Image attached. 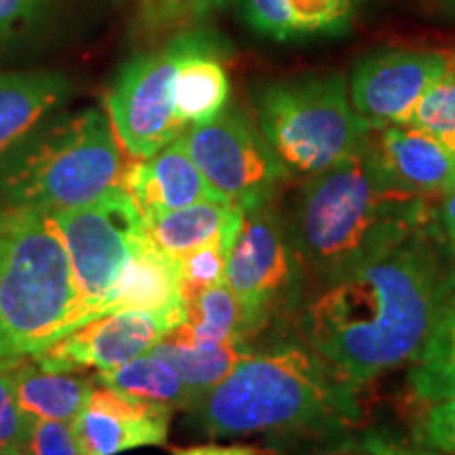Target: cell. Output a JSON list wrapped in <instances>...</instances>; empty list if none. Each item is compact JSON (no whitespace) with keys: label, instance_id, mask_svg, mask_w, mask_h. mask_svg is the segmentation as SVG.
Listing matches in <instances>:
<instances>
[{"label":"cell","instance_id":"cell-1","mask_svg":"<svg viewBox=\"0 0 455 455\" xmlns=\"http://www.w3.org/2000/svg\"><path fill=\"white\" fill-rule=\"evenodd\" d=\"M455 293V255L439 224L316 283L295 310L304 344L358 388L411 365Z\"/></svg>","mask_w":455,"mask_h":455},{"label":"cell","instance_id":"cell-35","mask_svg":"<svg viewBox=\"0 0 455 455\" xmlns=\"http://www.w3.org/2000/svg\"><path fill=\"white\" fill-rule=\"evenodd\" d=\"M144 17L150 24H169L171 0H140Z\"/></svg>","mask_w":455,"mask_h":455},{"label":"cell","instance_id":"cell-8","mask_svg":"<svg viewBox=\"0 0 455 455\" xmlns=\"http://www.w3.org/2000/svg\"><path fill=\"white\" fill-rule=\"evenodd\" d=\"M72 276L76 283L83 315L81 325L93 321L98 306L108 298L112 284L135 253L144 232V218L123 188H114L84 207L57 212Z\"/></svg>","mask_w":455,"mask_h":455},{"label":"cell","instance_id":"cell-9","mask_svg":"<svg viewBox=\"0 0 455 455\" xmlns=\"http://www.w3.org/2000/svg\"><path fill=\"white\" fill-rule=\"evenodd\" d=\"M304 261L278 213L268 207L244 213L241 232L226 264L232 289L255 329L268 325L278 310H298L304 299Z\"/></svg>","mask_w":455,"mask_h":455},{"label":"cell","instance_id":"cell-10","mask_svg":"<svg viewBox=\"0 0 455 455\" xmlns=\"http://www.w3.org/2000/svg\"><path fill=\"white\" fill-rule=\"evenodd\" d=\"M188 38L158 53L140 55L118 72L106 95V110L124 155L150 158L184 135L175 112V74Z\"/></svg>","mask_w":455,"mask_h":455},{"label":"cell","instance_id":"cell-20","mask_svg":"<svg viewBox=\"0 0 455 455\" xmlns=\"http://www.w3.org/2000/svg\"><path fill=\"white\" fill-rule=\"evenodd\" d=\"M20 407L30 419L74 422L95 388V378L76 371H49L32 356L11 367Z\"/></svg>","mask_w":455,"mask_h":455},{"label":"cell","instance_id":"cell-28","mask_svg":"<svg viewBox=\"0 0 455 455\" xmlns=\"http://www.w3.org/2000/svg\"><path fill=\"white\" fill-rule=\"evenodd\" d=\"M230 249L226 244H207L178 259L180 295L184 306L207 289L226 281V264Z\"/></svg>","mask_w":455,"mask_h":455},{"label":"cell","instance_id":"cell-26","mask_svg":"<svg viewBox=\"0 0 455 455\" xmlns=\"http://www.w3.org/2000/svg\"><path fill=\"white\" fill-rule=\"evenodd\" d=\"M409 388L426 405L455 395V293L409 367Z\"/></svg>","mask_w":455,"mask_h":455},{"label":"cell","instance_id":"cell-15","mask_svg":"<svg viewBox=\"0 0 455 455\" xmlns=\"http://www.w3.org/2000/svg\"><path fill=\"white\" fill-rule=\"evenodd\" d=\"M118 188L133 198L141 218L203 201H220L181 140L171 141L155 156L133 158V163L124 164Z\"/></svg>","mask_w":455,"mask_h":455},{"label":"cell","instance_id":"cell-12","mask_svg":"<svg viewBox=\"0 0 455 455\" xmlns=\"http://www.w3.org/2000/svg\"><path fill=\"white\" fill-rule=\"evenodd\" d=\"M181 323V316L161 312H110L61 335L47 348L32 355V358L49 371H106L146 355L163 335Z\"/></svg>","mask_w":455,"mask_h":455},{"label":"cell","instance_id":"cell-2","mask_svg":"<svg viewBox=\"0 0 455 455\" xmlns=\"http://www.w3.org/2000/svg\"><path fill=\"white\" fill-rule=\"evenodd\" d=\"M436 198L403 192L367 146L306 178L289 235L316 283L378 258L436 221Z\"/></svg>","mask_w":455,"mask_h":455},{"label":"cell","instance_id":"cell-21","mask_svg":"<svg viewBox=\"0 0 455 455\" xmlns=\"http://www.w3.org/2000/svg\"><path fill=\"white\" fill-rule=\"evenodd\" d=\"M230 81L215 51L188 38L175 74V112L188 127L213 121L226 110Z\"/></svg>","mask_w":455,"mask_h":455},{"label":"cell","instance_id":"cell-37","mask_svg":"<svg viewBox=\"0 0 455 455\" xmlns=\"http://www.w3.org/2000/svg\"><path fill=\"white\" fill-rule=\"evenodd\" d=\"M15 455H26V453H15Z\"/></svg>","mask_w":455,"mask_h":455},{"label":"cell","instance_id":"cell-14","mask_svg":"<svg viewBox=\"0 0 455 455\" xmlns=\"http://www.w3.org/2000/svg\"><path fill=\"white\" fill-rule=\"evenodd\" d=\"M173 409L95 386L72 422L83 455H121L167 443Z\"/></svg>","mask_w":455,"mask_h":455},{"label":"cell","instance_id":"cell-19","mask_svg":"<svg viewBox=\"0 0 455 455\" xmlns=\"http://www.w3.org/2000/svg\"><path fill=\"white\" fill-rule=\"evenodd\" d=\"M244 213L238 207L220 201H203L144 218V232L155 247L171 258L207 247L226 244L232 249L241 232Z\"/></svg>","mask_w":455,"mask_h":455},{"label":"cell","instance_id":"cell-3","mask_svg":"<svg viewBox=\"0 0 455 455\" xmlns=\"http://www.w3.org/2000/svg\"><path fill=\"white\" fill-rule=\"evenodd\" d=\"M358 386L308 344L253 352L188 411L213 439L339 436L361 422Z\"/></svg>","mask_w":455,"mask_h":455},{"label":"cell","instance_id":"cell-33","mask_svg":"<svg viewBox=\"0 0 455 455\" xmlns=\"http://www.w3.org/2000/svg\"><path fill=\"white\" fill-rule=\"evenodd\" d=\"M226 3L228 0H171L169 24H173V21L190 20V17H196V15H204Z\"/></svg>","mask_w":455,"mask_h":455},{"label":"cell","instance_id":"cell-18","mask_svg":"<svg viewBox=\"0 0 455 455\" xmlns=\"http://www.w3.org/2000/svg\"><path fill=\"white\" fill-rule=\"evenodd\" d=\"M70 95L72 83L61 72H0V158L24 141Z\"/></svg>","mask_w":455,"mask_h":455},{"label":"cell","instance_id":"cell-13","mask_svg":"<svg viewBox=\"0 0 455 455\" xmlns=\"http://www.w3.org/2000/svg\"><path fill=\"white\" fill-rule=\"evenodd\" d=\"M114 7L116 0H0V64L78 41Z\"/></svg>","mask_w":455,"mask_h":455},{"label":"cell","instance_id":"cell-36","mask_svg":"<svg viewBox=\"0 0 455 455\" xmlns=\"http://www.w3.org/2000/svg\"><path fill=\"white\" fill-rule=\"evenodd\" d=\"M445 3L451 4V7H455V0H445Z\"/></svg>","mask_w":455,"mask_h":455},{"label":"cell","instance_id":"cell-7","mask_svg":"<svg viewBox=\"0 0 455 455\" xmlns=\"http://www.w3.org/2000/svg\"><path fill=\"white\" fill-rule=\"evenodd\" d=\"M180 140L220 201L243 213L268 207L278 188L291 178L259 127L235 108L188 127Z\"/></svg>","mask_w":455,"mask_h":455},{"label":"cell","instance_id":"cell-23","mask_svg":"<svg viewBox=\"0 0 455 455\" xmlns=\"http://www.w3.org/2000/svg\"><path fill=\"white\" fill-rule=\"evenodd\" d=\"M152 355L167 361L180 378L190 388L195 403L198 398L224 382L247 356L253 355V348L247 341H220V344H201L181 338L175 331H169L152 346Z\"/></svg>","mask_w":455,"mask_h":455},{"label":"cell","instance_id":"cell-31","mask_svg":"<svg viewBox=\"0 0 455 455\" xmlns=\"http://www.w3.org/2000/svg\"><path fill=\"white\" fill-rule=\"evenodd\" d=\"M21 453L26 455H83L70 422L30 419Z\"/></svg>","mask_w":455,"mask_h":455},{"label":"cell","instance_id":"cell-6","mask_svg":"<svg viewBox=\"0 0 455 455\" xmlns=\"http://www.w3.org/2000/svg\"><path fill=\"white\" fill-rule=\"evenodd\" d=\"M259 131L289 175L312 178L369 144L341 74L268 84L258 100Z\"/></svg>","mask_w":455,"mask_h":455},{"label":"cell","instance_id":"cell-11","mask_svg":"<svg viewBox=\"0 0 455 455\" xmlns=\"http://www.w3.org/2000/svg\"><path fill=\"white\" fill-rule=\"evenodd\" d=\"M451 57L435 49L375 51L352 70V106L373 131L409 124L424 95L447 72Z\"/></svg>","mask_w":455,"mask_h":455},{"label":"cell","instance_id":"cell-32","mask_svg":"<svg viewBox=\"0 0 455 455\" xmlns=\"http://www.w3.org/2000/svg\"><path fill=\"white\" fill-rule=\"evenodd\" d=\"M436 224L447 247L455 255V184L436 203Z\"/></svg>","mask_w":455,"mask_h":455},{"label":"cell","instance_id":"cell-4","mask_svg":"<svg viewBox=\"0 0 455 455\" xmlns=\"http://www.w3.org/2000/svg\"><path fill=\"white\" fill-rule=\"evenodd\" d=\"M83 306L53 213L0 203V363L81 325Z\"/></svg>","mask_w":455,"mask_h":455},{"label":"cell","instance_id":"cell-17","mask_svg":"<svg viewBox=\"0 0 455 455\" xmlns=\"http://www.w3.org/2000/svg\"><path fill=\"white\" fill-rule=\"evenodd\" d=\"M121 310L161 312L186 318V306L180 295L178 259L163 253L148 236L141 238L93 318Z\"/></svg>","mask_w":455,"mask_h":455},{"label":"cell","instance_id":"cell-34","mask_svg":"<svg viewBox=\"0 0 455 455\" xmlns=\"http://www.w3.org/2000/svg\"><path fill=\"white\" fill-rule=\"evenodd\" d=\"M173 455H259L258 449L249 445H196L171 447Z\"/></svg>","mask_w":455,"mask_h":455},{"label":"cell","instance_id":"cell-25","mask_svg":"<svg viewBox=\"0 0 455 455\" xmlns=\"http://www.w3.org/2000/svg\"><path fill=\"white\" fill-rule=\"evenodd\" d=\"M171 331L190 341L220 344V341H247L255 329L243 304L224 281L188 301L184 323Z\"/></svg>","mask_w":455,"mask_h":455},{"label":"cell","instance_id":"cell-16","mask_svg":"<svg viewBox=\"0 0 455 455\" xmlns=\"http://www.w3.org/2000/svg\"><path fill=\"white\" fill-rule=\"evenodd\" d=\"M373 150L384 173L403 192L439 198L455 184V156L413 124H392L373 131Z\"/></svg>","mask_w":455,"mask_h":455},{"label":"cell","instance_id":"cell-29","mask_svg":"<svg viewBox=\"0 0 455 455\" xmlns=\"http://www.w3.org/2000/svg\"><path fill=\"white\" fill-rule=\"evenodd\" d=\"M15 363H0V455L21 453L30 428V418L20 407L15 395L13 373H11Z\"/></svg>","mask_w":455,"mask_h":455},{"label":"cell","instance_id":"cell-27","mask_svg":"<svg viewBox=\"0 0 455 455\" xmlns=\"http://www.w3.org/2000/svg\"><path fill=\"white\" fill-rule=\"evenodd\" d=\"M409 124L428 131L455 156V55L447 72L415 108Z\"/></svg>","mask_w":455,"mask_h":455},{"label":"cell","instance_id":"cell-30","mask_svg":"<svg viewBox=\"0 0 455 455\" xmlns=\"http://www.w3.org/2000/svg\"><path fill=\"white\" fill-rule=\"evenodd\" d=\"M418 443L441 455H455V395L428 403L418 428Z\"/></svg>","mask_w":455,"mask_h":455},{"label":"cell","instance_id":"cell-5","mask_svg":"<svg viewBox=\"0 0 455 455\" xmlns=\"http://www.w3.org/2000/svg\"><path fill=\"white\" fill-rule=\"evenodd\" d=\"M124 164L110 118L98 108L51 114L0 158V201L70 212L114 190Z\"/></svg>","mask_w":455,"mask_h":455},{"label":"cell","instance_id":"cell-24","mask_svg":"<svg viewBox=\"0 0 455 455\" xmlns=\"http://www.w3.org/2000/svg\"><path fill=\"white\" fill-rule=\"evenodd\" d=\"M95 382L127 396L169 407L173 411L195 405V396L180 373L152 352H146L124 365L98 371Z\"/></svg>","mask_w":455,"mask_h":455},{"label":"cell","instance_id":"cell-22","mask_svg":"<svg viewBox=\"0 0 455 455\" xmlns=\"http://www.w3.org/2000/svg\"><path fill=\"white\" fill-rule=\"evenodd\" d=\"M244 21L275 41L335 32L350 15V0H238Z\"/></svg>","mask_w":455,"mask_h":455}]
</instances>
